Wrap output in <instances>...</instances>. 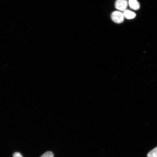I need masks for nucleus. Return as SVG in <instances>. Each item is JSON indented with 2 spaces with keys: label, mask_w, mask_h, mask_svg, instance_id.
Wrapping results in <instances>:
<instances>
[{
  "label": "nucleus",
  "mask_w": 157,
  "mask_h": 157,
  "mask_svg": "<svg viewBox=\"0 0 157 157\" xmlns=\"http://www.w3.org/2000/svg\"><path fill=\"white\" fill-rule=\"evenodd\" d=\"M111 18L113 21L115 23H122L124 20V16L123 13L119 11L113 12L111 14Z\"/></svg>",
  "instance_id": "f257e3e1"
},
{
  "label": "nucleus",
  "mask_w": 157,
  "mask_h": 157,
  "mask_svg": "<svg viewBox=\"0 0 157 157\" xmlns=\"http://www.w3.org/2000/svg\"><path fill=\"white\" fill-rule=\"evenodd\" d=\"M127 0H117L115 4V7L119 10L124 11L128 5Z\"/></svg>",
  "instance_id": "f03ea898"
},
{
  "label": "nucleus",
  "mask_w": 157,
  "mask_h": 157,
  "mask_svg": "<svg viewBox=\"0 0 157 157\" xmlns=\"http://www.w3.org/2000/svg\"><path fill=\"white\" fill-rule=\"evenodd\" d=\"M128 3L131 9L136 10L140 8V4L137 0H129Z\"/></svg>",
  "instance_id": "7ed1b4c3"
},
{
  "label": "nucleus",
  "mask_w": 157,
  "mask_h": 157,
  "mask_svg": "<svg viewBox=\"0 0 157 157\" xmlns=\"http://www.w3.org/2000/svg\"><path fill=\"white\" fill-rule=\"evenodd\" d=\"M123 14L124 17L128 19L134 18L136 16V13L128 10H125L124 11Z\"/></svg>",
  "instance_id": "20e7f679"
},
{
  "label": "nucleus",
  "mask_w": 157,
  "mask_h": 157,
  "mask_svg": "<svg viewBox=\"0 0 157 157\" xmlns=\"http://www.w3.org/2000/svg\"><path fill=\"white\" fill-rule=\"evenodd\" d=\"M147 157H157V147L148 153Z\"/></svg>",
  "instance_id": "39448f33"
},
{
  "label": "nucleus",
  "mask_w": 157,
  "mask_h": 157,
  "mask_svg": "<svg viewBox=\"0 0 157 157\" xmlns=\"http://www.w3.org/2000/svg\"><path fill=\"white\" fill-rule=\"evenodd\" d=\"M40 157H54V155L52 152L48 151L44 153Z\"/></svg>",
  "instance_id": "423d86ee"
},
{
  "label": "nucleus",
  "mask_w": 157,
  "mask_h": 157,
  "mask_svg": "<svg viewBox=\"0 0 157 157\" xmlns=\"http://www.w3.org/2000/svg\"><path fill=\"white\" fill-rule=\"evenodd\" d=\"M13 157H23L22 155L18 152H15L13 154Z\"/></svg>",
  "instance_id": "0eeeda50"
}]
</instances>
